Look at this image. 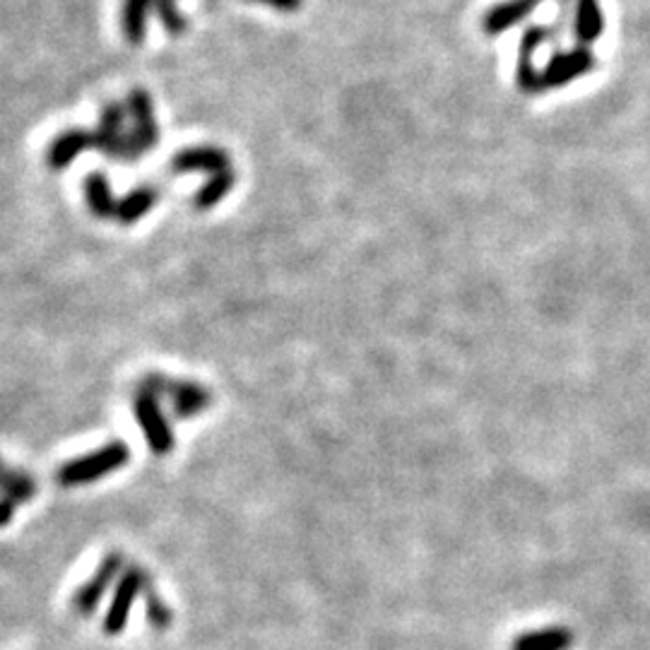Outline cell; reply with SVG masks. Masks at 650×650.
I'll return each mask as SVG.
<instances>
[{
  "label": "cell",
  "instance_id": "6da1fadb",
  "mask_svg": "<svg viewBox=\"0 0 650 650\" xmlns=\"http://www.w3.org/2000/svg\"><path fill=\"white\" fill-rule=\"evenodd\" d=\"M130 460V448L123 441H111L97 451L80 455V458L68 460L56 472V482L63 487H80V484H92L104 480L111 472L126 468Z\"/></svg>",
  "mask_w": 650,
  "mask_h": 650
},
{
  "label": "cell",
  "instance_id": "7a4b0ae2",
  "mask_svg": "<svg viewBox=\"0 0 650 650\" xmlns=\"http://www.w3.org/2000/svg\"><path fill=\"white\" fill-rule=\"evenodd\" d=\"M133 415L138 427L143 429V436L150 446L152 455L157 458H164L174 451L176 439L174 431H171V424L167 415H164L162 405H159V398L152 393H145V390H138L133 398Z\"/></svg>",
  "mask_w": 650,
  "mask_h": 650
},
{
  "label": "cell",
  "instance_id": "3957f363",
  "mask_svg": "<svg viewBox=\"0 0 650 650\" xmlns=\"http://www.w3.org/2000/svg\"><path fill=\"white\" fill-rule=\"evenodd\" d=\"M128 111L133 116L135 126L128 133L126 162H133V159H140L150 150H155L159 128L155 121V109H152V99L145 90H133L128 94Z\"/></svg>",
  "mask_w": 650,
  "mask_h": 650
},
{
  "label": "cell",
  "instance_id": "277c9868",
  "mask_svg": "<svg viewBox=\"0 0 650 650\" xmlns=\"http://www.w3.org/2000/svg\"><path fill=\"white\" fill-rule=\"evenodd\" d=\"M150 583V576L140 569V566H128L126 571L118 578L114 588V598H111L109 610L104 617V634L106 636H121L126 631L130 610L133 602L145 590V585Z\"/></svg>",
  "mask_w": 650,
  "mask_h": 650
},
{
  "label": "cell",
  "instance_id": "5b68a950",
  "mask_svg": "<svg viewBox=\"0 0 650 650\" xmlns=\"http://www.w3.org/2000/svg\"><path fill=\"white\" fill-rule=\"evenodd\" d=\"M123 566H126V559H123L121 552H109L99 561L94 576L87 583L80 585L73 598V607L80 617H92V614L97 612L106 590H109L111 583H114L116 578H121V573L126 571Z\"/></svg>",
  "mask_w": 650,
  "mask_h": 650
},
{
  "label": "cell",
  "instance_id": "8992f818",
  "mask_svg": "<svg viewBox=\"0 0 650 650\" xmlns=\"http://www.w3.org/2000/svg\"><path fill=\"white\" fill-rule=\"evenodd\" d=\"M593 68L595 56L588 46H573L569 51L554 53L545 68L540 70L542 90H559V87H566L569 82L588 75Z\"/></svg>",
  "mask_w": 650,
  "mask_h": 650
},
{
  "label": "cell",
  "instance_id": "52a82bcc",
  "mask_svg": "<svg viewBox=\"0 0 650 650\" xmlns=\"http://www.w3.org/2000/svg\"><path fill=\"white\" fill-rule=\"evenodd\" d=\"M557 32L559 29L542 27V25L525 27L523 37H520L518 65H516V82H518L520 92H525V94L545 92L542 90V75H540V70L535 68L533 56L542 44H547V41H552L554 37H557Z\"/></svg>",
  "mask_w": 650,
  "mask_h": 650
},
{
  "label": "cell",
  "instance_id": "ba28073f",
  "mask_svg": "<svg viewBox=\"0 0 650 650\" xmlns=\"http://www.w3.org/2000/svg\"><path fill=\"white\" fill-rule=\"evenodd\" d=\"M123 118H126V109L118 102H109L104 106L99 126L92 133L94 150L104 152L111 159H126L128 133L123 130Z\"/></svg>",
  "mask_w": 650,
  "mask_h": 650
},
{
  "label": "cell",
  "instance_id": "9c48e42d",
  "mask_svg": "<svg viewBox=\"0 0 650 650\" xmlns=\"http://www.w3.org/2000/svg\"><path fill=\"white\" fill-rule=\"evenodd\" d=\"M164 398L169 400L171 412H174L176 419H193L203 415V412L215 403V395H212L208 388L195 381H186V378H179V381L171 378L169 390Z\"/></svg>",
  "mask_w": 650,
  "mask_h": 650
},
{
  "label": "cell",
  "instance_id": "30bf717a",
  "mask_svg": "<svg viewBox=\"0 0 650 650\" xmlns=\"http://www.w3.org/2000/svg\"><path fill=\"white\" fill-rule=\"evenodd\" d=\"M229 169V155L222 147L195 145L181 150L171 159V171L174 174H220Z\"/></svg>",
  "mask_w": 650,
  "mask_h": 650
},
{
  "label": "cell",
  "instance_id": "8fae6325",
  "mask_svg": "<svg viewBox=\"0 0 650 650\" xmlns=\"http://www.w3.org/2000/svg\"><path fill=\"white\" fill-rule=\"evenodd\" d=\"M540 3L542 0H504V3L492 5L482 17L484 34H487V37H499L506 29L516 27L525 17L533 15V10Z\"/></svg>",
  "mask_w": 650,
  "mask_h": 650
},
{
  "label": "cell",
  "instance_id": "7c38bea8",
  "mask_svg": "<svg viewBox=\"0 0 650 650\" xmlns=\"http://www.w3.org/2000/svg\"><path fill=\"white\" fill-rule=\"evenodd\" d=\"M87 150H94V135L90 130L70 128L53 140L46 159H49V167L53 171H63L73 164L75 157Z\"/></svg>",
  "mask_w": 650,
  "mask_h": 650
},
{
  "label": "cell",
  "instance_id": "4fadbf2b",
  "mask_svg": "<svg viewBox=\"0 0 650 650\" xmlns=\"http://www.w3.org/2000/svg\"><path fill=\"white\" fill-rule=\"evenodd\" d=\"M605 34V13L600 0H576L573 10V37L578 46L595 44Z\"/></svg>",
  "mask_w": 650,
  "mask_h": 650
},
{
  "label": "cell",
  "instance_id": "5bb4252c",
  "mask_svg": "<svg viewBox=\"0 0 650 650\" xmlns=\"http://www.w3.org/2000/svg\"><path fill=\"white\" fill-rule=\"evenodd\" d=\"M573 631L566 626H547V629L525 631L513 638L511 650H571Z\"/></svg>",
  "mask_w": 650,
  "mask_h": 650
},
{
  "label": "cell",
  "instance_id": "9a60e30c",
  "mask_svg": "<svg viewBox=\"0 0 650 650\" xmlns=\"http://www.w3.org/2000/svg\"><path fill=\"white\" fill-rule=\"evenodd\" d=\"M85 198L87 205H90L92 215L99 217V220H109V217H116L118 200L111 193V183L106 179V174H99L94 171L85 179Z\"/></svg>",
  "mask_w": 650,
  "mask_h": 650
},
{
  "label": "cell",
  "instance_id": "2e32d148",
  "mask_svg": "<svg viewBox=\"0 0 650 650\" xmlns=\"http://www.w3.org/2000/svg\"><path fill=\"white\" fill-rule=\"evenodd\" d=\"M155 205H157V191H155V188H150V186L135 188V191H130L126 195V198L118 200L114 220L118 224H123V227H130V224L143 220V217L152 208H155Z\"/></svg>",
  "mask_w": 650,
  "mask_h": 650
},
{
  "label": "cell",
  "instance_id": "e0dca14e",
  "mask_svg": "<svg viewBox=\"0 0 650 650\" xmlns=\"http://www.w3.org/2000/svg\"><path fill=\"white\" fill-rule=\"evenodd\" d=\"M0 496H8L17 504H27L37 496V482L27 472L13 470L0 460Z\"/></svg>",
  "mask_w": 650,
  "mask_h": 650
},
{
  "label": "cell",
  "instance_id": "ac0fdd59",
  "mask_svg": "<svg viewBox=\"0 0 650 650\" xmlns=\"http://www.w3.org/2000/svg\"><path fill=\"white\" fill-rule=\"evenodd\" d=\"M234 183H236V176L232 169L220 171V174H212L210 181L203 183V186L198 188V193L193 195V205L198 210L217 208V205H220L222 200L232 193Z\"/></svg>",
  "mask_w": 650,
  "mask_h": 650
},
{
  "label": "cell",
  "instance_id": "d6986e66",
  "mask_svg": "<svg viewBox=\"0 0 650 650\" xmlns=\"http://www.w3.org/2000/svg\"><path fill=\"white\" fill-rule=\"evenodd\" d=\"M155 8L152 0H123V34L130 44H143L147 10Z\"/></svg>",
  "mask_w": 650,
  "mask_h": 650
},
{
  "label": "cell",
  "instance_id": "ffe728a7",
  "mask_svg": "<svg viewBox=\"0 0 650 650\" xmlns=\"http://www.w3.org/2000/svg\"><path fill=\"white\" fill-rule=\"evenodd\" d=\"M143 595H145V605H147V622L152 624V629L155 631H167L171 626V619H174V614H171L167 602L159 598V593L155 590V585H152V581L145 585Z\"/></svg>",
  "mask_w": 650,
  "mask_h": 650
},
{
  "label": "cell",
  "instance_id": "44dd1931",
  "mask_svg": "<svg viewBox=\"0 0 650 650\" xmlns=\"http://www.w3.org/2000/svg\"><path fill=\"white\" fill-rule=\"evenodd\" d=\"M152 3H155L159 20L164 22V27H167V32L171 34V37H181V34L186 32L188 22H186V17L176 10V0H152Z\"/></svg>",
  "mask_w": 650,
  "mask_h": 650
},
{
  "label": "cell",
  "instance_id": "7402d4cb",
  "mask_svg": "<svg viewBox=\"0 0 650 650\" xmlns=\"http://www.w3.org/2000/svg\"><path fill=\"white\" fill-rule=\"evenodd\" d=\"M15 508H17V501L8 499V496H0V528L10 525V520L15 518Z\"/></svg>",
  "mask_w": 650,
  "mask_h": 650
},
{
  "label": "cell",
  "instance_id": "603a6c76",
  "mask_svg": "<svg viewBox=\"0 0 650 650\" xmlns=\"http://www.w3.org/2000/svg\"><path fill=\"white\" fill-rule=\"evenodd\" d=\"M258 3L273 5L275 10H280V13H297L301 8V0H258Z\"/></svg>",
  "mask_w": 650,
  "mask_h": 650
}]
</instances>
